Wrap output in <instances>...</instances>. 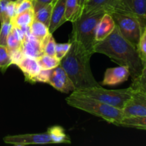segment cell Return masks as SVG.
<instances>
[{"label": "cell", "mask_w": 146, "mask_h": 146, "mask_svg": "<svg viewBox=\"0 0 146 146\" xmlns=\"http://www.w3.org/2000/svg\"><path fill=\"white\" fill-rule=\"evenodd\" d=\"M94 52L105 54L119 66L127 67L133 80L141 75L146 67L143 64L137 47L121 35L116 26L105 39L96 42Z\"/></svg>", "instance_id": "obj_1"}, {"label": "cell", "mask_w": 146, "mask_h": 146, "mask_svg": "<svg viewBox=\"0 0 146 146\" xmlns=\"http://www.w3.org/2000/svg\"><path fill=\"white\" fill-rule=\"evenodd\" d=\"M69 41L71 47L60 60V66L74 84L75 90L100 86L101 84L94 77L90 66V59L94 54L78 41L72 38Z\"/></svg>", "instance_id": "obj_2"}, {"label": "cell", "mask_w": 146, "mask_h": 146, "mask_svg": "<svg viewBox=\"0 0 146 146\" xmlns=\"http://www.w3.org/2000/svg\"><path fill=\"white\" fill-rule=\"evenodd\" d=\"M66 103L74 108L103 118L109 123L119 126L123 117L122 110L108 105L96 99L72 93L66 98Z\"/></svg>", "instance_id": "obj_3"}, {"label": "cell", "mask_w": 146, "mask_h": 146, "mask_svg": "<svg viewBox=\"0 0 146 146\" xmlns=\"http://www.w3.org/2000/svg\"><path fill=\"white\" fill-rule=\"evenodd\" d=\"M106 12V11L104 10L92 13L81 12L79 17L72 22L73 29L71 38L78 41L86 49L94 54L96 29L98 21Z\"/></svg>", "instance_id": "obj_4"}, {"label": "cell", "mask_w": 146, "mask_h": 146, "mask_svg": "<svg viewBox=\"0 0 146 146\" xmlns=\"http://www.w3.org/2000/svg\"><path fill=\"white\" fill-rule=\"evenodd\" d=\"M72 93L84 96L122 110L127 101L131 98L133 91L131 87L125 89L108 90L101 86L81 90H75Z\"/></svg>", "instance_id": "obj_5"}, {"label": "cell", "mask_w": 146, "mask_h": 146, "mask_svg": "<svg viewBox=\"0 0 146 146\" xmlns=\"http://www.w3.org/2000/svg\"><path fill=\"white\" fill-rule=\"evenodd\" d=\"M108 13L112 17L121 35L137 47L143 31L146 28H143L139 20L135 16L118 11Z\"/></svg>", "instance_id": "obj_6"}, {"label": "cell", "mask_w": 146, "mask_h": 146, "mask_svg": "<svg viewBox=\"0 0 146 146\" xmlns=\"http://www.w3.org/2000/svg\"><path fill=\"white\" fill-rule=\"evenodd\" d=\"M3 141L5 143L17 146L54 143L52 137L48 131L42 133H31L6 136L3 138Z\"/></svg>", "instance_id": "obj_7"}, {"label": "cell", "mask_w": 146, "mask_h": 146, "mask_svg": "<svg viewBox=\"0 0 146 146\" xmlns=\"http://www.w3.org/2000/svg\"><path fill=\"white\" fill-rule=\"evenodd\" d=\"M112 11L135 16L143 28H146V0H117L115 8Z\"/></svg>", "instance_id": "obj_8"}, {"label": "cell", "mask_w": 146, "mask_h": 146, "mask_svg": "<svg viewBox=\"0 0 146 146\" xmlns=\"http://www.w3.org/2000/svg\"><path fill=\"white\" fill-rule=\"evenodd\" d=\"M123 116H146V94L133 92L122 109Z\"/></svg>", "instance_id": "obj_9"}, {"label": "cell", "mask_w": 146, "mask_h": 146, "mask_svg": "<svg viewBox=\"0 0 146 146\" xmlns=\"http://www.w3.org/2000/svg\"><path fill=\"white\" fill-rule=\"evenodd\" d=\"M48 84L52 86L55 89L65 94L75 91L74 84L60 65L52 69Z\"/></svg>", "instance_id": "obj_10"}, {"label": "cell", "mask_w": 146, "mask_h": 146, "mask_svg": "<svg viewBox=\"0 0 146 146\" xmlns=\"http://www.w3.org/2000/svg\"><path fill=\"white\" fill-rule=\"evenodd\" d=\"M130 74L128 68L123 66L106 69L101 84L104 86H115L127 81Z\"/></svg>", "instance_id": "obj_11"}, {"label": "cell", "mask_w": 146, "mask_h": 146, "mask_svg": "<svg viewBox=\"0 0 146 146\" xmlns=\"http://www.w3.org/2000/svg\"><path fill=\"white\" fill-rule=\"evenodd\" d=\"M66 0H55L52 3L51 20L48 26L49 33L53 34L58 28L66 22L65 8Z\"/></svg>", "instance_id": "obj_12"}, {"label": "cell", "mask_w": 146, "mask_h": 146, "mask_svg": "<svg viewBox=\"0 0 146 146\" xmlns=\"http://www.w3.org/2000/svg\"><path fill=\"white\" fill-rule=\"evenodd\" d=\"M115 27V22L111 15L108 12H106L97 24L95 34L96 42L105 39L112 33Z\"/></svg>", "instance_id": "obj_13"}, {"label": "cell", "mask_w": 146, "mask_h": 146, "mask_svg": "<svg viewBox=\"0 0 146 146\" xmlns=\"http://www.w3.org/2000/svg\"><path fill=\"white\" fill-rule=\"evenodd\" d=\"M17 66L24 74L26 81L30 82H32L33 78L38 74L40 70L41 69L36 58L26 56Z\"/></svg>", "instance_id": "obj_14"}, {"label": "cell", "mask_w": 146, "mask_h": 146, "mask_svg": "<svg viewBox=\"0 0 146 146\" xmlns=\"http://www.w3.org/2000/svg\"><path fill=\"white\" fill-rule=\"evenodd\" d=\"M22 49L26 56L37 58L44 54L41 43L31 34L27 36L22 44Z\"/></svg>", "instance_id": "obj_15"}, {"label": "cell", "mask_w": 146, "mask_h": 146, "mask_svg": "<svg viewBox=\"0 0 146 146\" xmlns=\"http://www.w3.org/2000/svg\"><path fill=\"white\" fill-rule=\"evenodd\" d=\"M116 2L117 0H86L82 12L92 13L100 10L110 12L115 8Z\"/></svg>", "instance_id": "obj_16"}, {"label": "cell", "mask_w": 146, "mask_h": 146, "mask_svg": "<svg viewBox=\"0 0 146 146\" xmlns=\"http://www.w3.org/2000/svg\"><path fill=\"white\" fill-rule=\"evenodd\" d=\"M26 36L20 28L12 27L7 37V48L9 51H14L22 48V44Z\"/></svg>", "instance_id": "obj_17"}, {"label": "cell", "mask_w": 146, "mask_h": 146, "mask_svg": "<svg viewBox=\"0 0 146 146\" xmlns=\"http://www.w3.org/2000/svg\"><path fill=\"white\" fill-rule=\"evenodd\" d=\"M34 20V9L31 8L26 11L16 14L11 19V23L13 27H22L25 26H30Z\"/></svg>", "instance_id": "obj_18"}, {"label": "cell", "mask_w": 146, "mask_h": 146, "mask_svg": "<svg viewBox=\"0 0 146 146\" xmlns=\"http://www.w3.org/2000/svg\"><path fill=\"white\" fill-rule=\"evenodd\" d=\"M82 12V9L77 2V0H66L65 8V19L71 23L75 21Z\"/></svg>", "instance_id": "obj_19"}, {"label": "cell", "mask_w": 146, "mask_h": 146, "mask_svg": "<svg viewBox=\"0 0 146 146\" xmlns=\"http://www.w3.org/2000/svg\"><path fill=\"white\" fill-rule=\"evenodd\" d=\"M52 4H46L34 9V19L45 24L46 27L49 26L51 20Z\"/></svg>", "instance_id": "obj_20"}, {"label": "cell", "mask_w": 146, "mask_h": 146, "mask_svg": "<svg viewBox=\"0 0 146 146\" xmlns=\"http://www.w3.org/2000/svg\"><path fill=\"white\" fill-rule=\"evenodd\" d=\"M119 126L146 130V116H123Z\"/></svg>", "instance_id": "obj_21"}, {"label": "cell", "mask_w": 146, "mask_h": 146, "mask_svg": "<svg viewBox=\"0 0 146 146\" xmlns=\"http://www.w3.org/2000/svg\"><path fill=\"white\" fill-rule=\"evenodd\" d=\"M47 131L51 134L54 143H71L69 137L66 133L64 128L61 126H53Z\"/></svg>", "instance_id": "obj_22"}, {"label": "cell", "mask_w": 146, "mask_h": 146, "mask_svg": "<svg viewBox=\"0 0 146 146\" xmlns=\"http://www.w3.org/2000/svg\"><path fill=\"white\" fill-rule=\"evenodd\" d=\"M30 34L41 41L49 34V31L45 24L34 19L30 25Z\"/></svg>", "instance_id": "obj_23"}, {"label": "cell", "mask_w": 146, "mask_h": 146, "mask_svg": "<svg viewBox=\"0 0 146 146\" xmlns=\"http://www.w3.org/2000/svg\"><path fill=\"white\" fill-rule=\"evenodd\" d=\"M41 69H53L60 65V60L56 56L43 54L36 58Z\"/></svg>", "instance_id": "obj_24"}, {"label": "cell", "mask_w": 146, "mask_h": 146, "mask_svg": "<svg viewBox=\"0 0 146 146\" xmlns=\"http://www.w3.org/2000/svg\"><path fill=\"white\" fill-rule=\"evenodd\" d=\"M41 43V48L44 54L55 56L56 53V41L53 37L52 34L49 33L42 41Z\"/></svg>", "instance_id": "obj_25"}, {"label": "cell", "mask_w": 146, "mask_h": 146, "mask_svg": "<svg viewBox=\"0 0 146 146\" xmlns=\"http://www.w3.org/2000/svg\"><path fill=\"white\" fill-rule=\"evenodd\" d=\"M131 88L133 92H142L146 94V67L143 68L141 75L133 80Z\"/></svg>", "instance_id": "obj_26"}, {"label": "cell", "mask_w": 146, "mask_h": 146, "mask_svg": "<svg viewBox=\"0 0 146 146\" xmlns=\"http://www.w3.org/2000/svg\"><path fill=\"white\" fill-rule=\"evenodd\" d=\"M12 64V60L7 46L0 45V71L4 73Z\"/></svg>", "instance_id": "obj_27"}, {"label": "cell", "mask_w": 146, "mask_h": 146, "mask_svg": "<svg viewBox=\"0 0 146 146\" xmlns=\"http://www.w3.org/2000/svg\"><path fill=\"white\" fill-rule=\"evenodd\" d=\"M12 24L11 21L7 20L1 22V28H0V45L7 46V40L11 28Z\"/></svg>", "instance_id": "obj_28"}, {"label": "cell", "mask_w": 146, "mask_h": 146, "mask_svg": "<svg viewBox=\"0 0 146 146\" xmlns=\"http://www.w3.org/2000/svg\"><path fill=\"white\" fill-rule=\"evenodd\" d=\"M137 50H138L143 64L146 66V29L143 31L141 38L137 45Z\"/></svg>", "instance_id": "obj_29"}, {"label": "cell", "mask_w": 146, "mask_h": 146, "mask_svg": "<svg viewBox=\"0 0 146 146\" xmlns=\"http://www.w3.org/2000/svg\"><path fill=\"white\" fill-rule=\"evenodd\" d=\"M71 42L70 41L65 44H56L55 56L58 60H61L67 54L71 47Z\"/></svg>", "instance_id": "obj_30"}, {"label": "cell", "mask_w": 146, "mask_h": 146, "mask_svg": "<svg viewBox=\"0 0 146 146\" xmlns=\"http://www.w3.org/2000/svg\"><path fill=\"white\" fill-rule=\"evenodd\" d=\"M52 69H41L38 74L33 78L32 83L41 82L48 84Z\"/></svg>", "instance_id": "obj_31"}, {"label": "cell", "mask_w": 146, "mask_h": 146, "mask_svg": "<svg viewBox=\"0 0 146 146\" xmlns=\"http://www.w3.org/2000/svg\"><path fill=\"white\" fill-rule=\"evenodd\" d=\"M15 2L17 14L27 9L33 8V2L31 0H18Z\"/></svg>", "instance_id": "obj_32"}, {"label": "cell", "mask_w": 146, "mask_h": 146, "mask_svg": "<svg viewBox=\"0 0 146 146\" xmlns=\"http://www.w3.org/2000/svg\"><path fill=\"white\" fill-rule=\"evenodd\" d=\"M9 53L11 60H12L13 64H16V65H17L25 56L22 48L14 50V51H9Z\"/></svg>", "instance_id": "obj_33"}, {"label": "cell", "mask_w": 146, "mask_h": 146, "mask_svg": "<svg viewBox=\"0 0 146 146\" xmlns=\"http://www.w3.org/2000/svg\"><path fill=\"white\" fill-rule=\"evenodd\" d=\"M9 1V0H0V22L9 20L7 17V7Z\"/></svg>", "instance_id": "obj_34"}, {"label": "cell", "mask_w": 146, "mask_h": 146, "mask_svg": "<svg viewBox=\"0 0 146 146\" xmlns=\"http://www.w3.org/2000/svg\"><path fill=\"white\" fill-rule=\"evenodd\" d=\"M17 14L15 1H9L7 7V17L9 21H11L13 18Z\"/></svg>", "instance_id": "obj_35"}, {"label": "cell", "mask_w": 146, "mask_h": 146, "mask_svg": "<svg viewBox=\"0 0 146 146\" xmlns=\"http://www.w3.org/2000/svg\"><path fill=\"white\" fill-rule=\"evenodd\" d=\"M55 0H33V9L37 8L46 4H52Z\"/></svg>", "instance_id": "obj_36"}, {"label": "cell", "mask_w": 146, "mask_h": 146, "mask_svg": "<svg viewBox=\"0 0 146 146\" xmlns=\"http://www.w3.org/2000/svg\"><path fill=\"white\" fill-rule=\"evenodd\" d=\"M86 1V0H77V2H78V4H79V6L81 7V8L82 9V10H83V8H84V4H85Z\"/></svg>", "instance_id": "obj_37"}, {"label": "cell", "mask_w": 146, "mask_h": 146, "mask_svg": "<svg viewBox=\"0 0 146 146\" xmlns=\"http://www.w3.org/2000/svg\"><path fill=\"white\" fill-rule=\"evenodd\" d=\"M9 1H17L18 0H9Z\"/></svg>", "instance_id": "obj_38"}, {"label": "cell", "mask_w": 146, "mask_h": 146, "mask_svg": "<svg viewBox=\"0 0 146 146\" xmlns=\"http://www.w3.org/2000/svg\"><path fill=\"white\" fill-rule=\"evenodd\" d=\"M31 1H32V2H33V0H31Z\"/></svg>", "instance_id": "obj_39"}]
</instances>
